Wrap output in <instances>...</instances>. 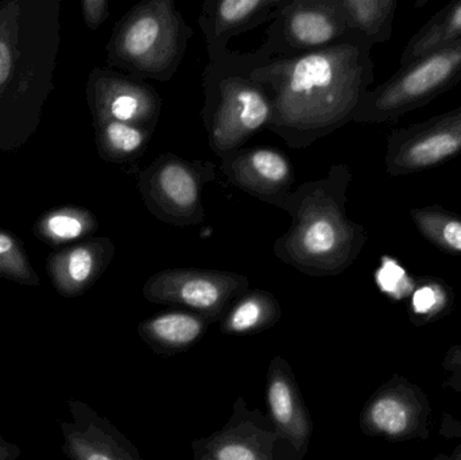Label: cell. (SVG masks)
<instances>
[{
	"label": "cell",
	"mask_w": 461,
	"mask_h": 460,
	"mask_svg": "<svg viewBox=\"0 0 461 460\" xmlns=\"http://www.w3.org/2000/svg\"><path fill=\"white\" fill-rule=\"evenodd\" d=\"M373 46L348 32L327 48L276 57L252 70L271 100L266 130L292 149H305L352 122L373 86Z\"/></svg>",
	"instance_id": "obj_1"
},
{
	"label": "cell",
	"mask_w": 461,
	"mask_h": 460,
	"mask_svg": "<svg viewBox=\"0 0 461 460\" xmlns=\"http://www.w3.org/2000/svg\"><path fill=\"white\" fill-rule=\"evenodd\" d=\"M351 181L348 165L335 164L325 177L292 191L282 207L289 230L273 245L279 261L311 277L339 275L355 264L368 235L347 215Z\"/></svg>",
	"instance_id": "obj_2"
},
{
	"label": "cell",
	"mask_w": 461,
	"mask_h": 460,
	"mask_svg": "<svg viewBox=\"0 0 461 460\" xmlns=\"http://www.w3.org/2000/svg\"><path fill=\"white\" fill-rule=\"evenodd\" d=\"M268 59L271 56L263 46L254 53L226 49L210 59L205 67L202 118L208 145L221 159L240 150L252 135L266 129L270 122V96L251 76L255 68Z\"/></svg>",
	"instance_id": "obj_3"
},
{
	"label": "cell",
	"mask_w": 461,
	"mask_h": 460,
	"mask_svg": "<svg viewBox=\"0 0 461 460\" xmlns=\"http://www.w3.org/2000/svg\"><path fill=\"white\" fill-rule=\"evenodd\" d=\"M192 35L194 29L175 0H146L122 19L113 56L134 77L169 81L185 57Z\"/></svg>",
	"instance_id": "obj_4"
},
{
	"label": "cell",
	"mask_w": 461,
	"mask_h": 460,
	"mask_svg": "<svg viewBox=\"0 0 461 460\" xmlns=\"http://www.w3.org/2000/svg\"><path fill=\"white\" fill-rule=\"evenodd\" d=\"M461 81V41L432 51L400 69L360 100L352 122L394 123L429 104Z\"/></svg>",
	"instance_id": "obj_5"
},
{
	"label": "cell",
	"mask_w": 461,
	"mask_h": 460,
	"mask_svg": "<svg viewBox=\"0 0 461 460\" xmlns=\"http://www.w3.org/2000/svg\"><path fill=\"white\" fill-rule=\"evenodd\" d=\"M215 178L213 162L165 153L140 173L138 188L154 218L170 226L194 227L204 221L203 189Z\"/></svg>",
	"instance_id": "obj_6"
},
{
	"label": "cell",
	"mask_w": 461,
	"mask_h": 460,
	"mask_svg": "<svg viewBox=\"0 0 461 460\" xmlns=\"http://www.w3.org/2000/svg\"><path fill=\"white\" fill-rule=\"evenodd\" d=\"M249 289V278L239 273L167 269L151 275L142 293L148 302L188 308L211 323L223 319L230 305Z\"/></svg>",
	"instance_id": "obj_7"
},
{
	"label": "cell",
	"mask_w": 461,
	"mask_h": 460,
	"mask_svg": "<svg viewBox=\"0 0 461 460\" xmlns=\"http://www.w3.org/2000/svg\"><path fill=\"white\" fill-rule=\"evenodd\" d=\"M348 32L341 0H282L262 46L271 59L294 57L327 48Z\"/></svg>",
	"instance_id": "obj_8"
},
{
	"label": "cell",
	"mask_w": 461,
	"mask_h": 460,
	"mask_svg": "<svg viewBox=\"0 0 461 460\" xmlns=\"http://www.w3.org/2000/svg\"><path fill=\"white\" fill-rule=\"evenodd\" d=\"M433 410L424 389L394 374L367 400L360 413V429L390 442L429 439Z\"/></svg>",
	"instance_id": "obj_9"
},
{
	"label": "cell",
	"mask_w": 461,
	"mask_h": 460,
	"mask_svg": "<svg viewBox=\"0 0 461 460\" xmlns=\"http://www.w3.org/2000/svg\"><path fill=\"white\" fill-rule=\"evenodd\" d=\"M461 154V104L428 121L394 130L387 138L384 167L392 177L414 175Z\"/></svg>",
	"instance_id": "obj_10"
},
{
	"label": "cell",
	"mask_w": 461,
	"mask_h": 460,
	"mask_svg": "<svg viewBox=\"0 0 461 460\" xmlns=\"http://www.w3.org/2000/svg\"><path fill=\"white\" fill-rule=\"evenodd\" d=\"M194 460H284L281 443L268 416L249 410L236 399L223 428L192 443Z\"/></svg>",
	"instance_id": "obj_11"
},
{
	"label": "cell",
	"mask_w": 461,
	"mask_h": 460,
	"mask_svg": "<svg viewBox=\"0 0 461 460\" xmlns=\"http://www.w3.org/2000/svg\"><path fill=\"white\" fill-rule=\"evenodd\" d=\"M266 399L284 460H303L308 454L313 426L292 367L282 356H276L268 365Z\"/></svg>",
	"instance_id": "obj_12"
},
{
	"label": "cell",
	"mask_w": 461,
	"mask_h": 460,
	"mask_svg": "<svg viewBox=\"0 0 461 460\" xmlns=\"http://www.w3.org/2000/svg\"><path fill=\"white\" fill-rule=\"evenodd\" d=\"M221 161V170L230 183L260 202L282 208L292 194L294 170L278 149H240Z\"/></svg>",
	"instance_id": "obj_13"
},
{
	"label": "cell",
	"mask_w": 461,
	"mask_h": 460,
	"mask_svg": "<svg viewBox=\"0 0 461 460\" xmlns=\"http://www.w3.org/2000/svg\"><path fill=\"white\" fill-rule=\"evenodd\" d=\"M70 421H61L62 453L70 460H143L134 445L96 410L69 400Z\"/></svg>",
	"instance_id": "obj_14"
},
{
	"label": "cell",
	"mask_w": 461,
	"mask_h": 460,
	"mask_svg": "<svg viewBox=\"0 0 461 460\" xmlns=\"http://www.w3.org/2000/svg\"><path fill=\"white\" fill-rule=\"evenodd\" d=\"M282 0H207L199 18L210 59L226 50L235 35L271 21Z\"/></svg>",
	"instance_id": "obj_15"
},
{
	"label": "cell",
	"mask_w": 461,
	"mask_h": 460,
	"mask_svg": "<svg viewBox=\"0 0 461 460\" xmlns=\"http://www.w3.org/2000/svg\"><path fill=\"white\" fill-rule=\"evenodd\" d=\"M105 122L116 121L153 134L162 111V97L150 84L137 77L113 75L102 80Z\"/></svg>",
	"instance_id": "obj_16"
},
{
	"label": "cell",
	"mask_w": 461,
	"mask_h": 460,
	"mask_svg": "<svg viewBox=\"0 0 461 460\" xmlns=\"http://www.w3.org/2000/svg\"><path fill=\"white\" fill-rule=\"evenodd\" d=\"M208 324L196 313L172 311L140 321L138 334L154 353L173 356L196 345Z\"/></svg>",
	"instance_id": "obj_17"
},
{
	"label": "cell",
	"mask_w": 461,
	"mask_h": 460,
	"mask_svg": "<svg viewBox=\"0 0 461 460\" xmlns=\"http://www.w3.org/2000/svg\"><path fill=\"white\" fill-rule=\"evenodd\" d=\"M282 316L278 300L267 291L244 292L227 310L221 332L227 335H251L278 323Z\"/></svg>",
	"instance_id": "obj_18"
},
{
	"label": "cell",
	"mask_w": 461,
	"mask_h": 460,
	"mask_svg": "<svg viewBox=\"0 0 461 460\" xmlns=\"http://www.w3.org/2000/svg\"><path fill=\"white\" fill-rule=\"evenodd\" d=\"M461 41V0L435 14L406 43L400 65L416 61L432 51Z\"/></svg>",
	"instance_id": "obj_19"
},
{
	"label": "cell",
	"mask_w": 461,
	"mask_h": 460,
	"mask_svg": "<svg viewBox=\"0 0 461 460\" xmlns=\"http://www.w3.org/2000/svg\"><path fill=\"white\" fill-rule=\"evenodd\" d=\"M349 32L362 35L371 46L389 42L398 0H341Z\"/></svg>",
	"instance_id": "obj_20"
},
{
	"label": "cell",
	"mask_w": 461,
	"mask_h": 460,
	"mask_svg": "<svg viewBox=\"0 0 461 460\" xmlns=\"http://www.w3.org/2000/svg\"><path fill=\"white\" fill-rule=\"evenodd\" d=\"M411 221L417 231L443 253L461 256V215L441 205L411 208Z\"/></svg>",
	"instance_id": "obj_21"
},
{
	"label": "cell",
	"mask_w": 461,
	"mask_h": 460,
	"mask_svg": "<svg viewBox=\"0 0 461 460\" xmlns=\"http://www.w3.org/2000/svg\"><path fill=\"white\" fill-rule=\"evenodd\" d=\"M454 302V291L448 284L435 277L420 278L409 296V318L416 326H427L448 315Z\"/></svg>",
	"instance_id": "obj_22"
},
{
	"label": "cell",
	"mask_w": 461,
	"mask_h": 460,
	"mask_svg": "<svg viewBox=\"0 0 461 460\" xmlns=\"http://www.w3.org/2000/svg\"><path fill=\"white\" fill-rule=\"evenodd\" d=\"M111 248L113 246L108 242L105 245L81 246L75 248L67 257L61 278H59L62 292L77 294L84 291L110 261V254L103 253Z\"/></svg>",
	"instance_id": "obj_23"
},
{
	"label": "cell",
	"mask_w": 461,
	"mask_h": 460,
	"mask_svg": "<svg viewBox=\"0 0 461 460\" xmlns=\"http://www.w3.org/2000/svg\"><path fill=\"white\" fill-rule=\"evenodd\" d=\"M102 137L108 153L121 161H130L145 153L151 134L131 124L108 121L103 126Z\"/></svg>",
	"instance_id": "obj_24"
},
{
	"label": "cell",
	"mask_w": 461,
	"mask_h": 460,
	"mask_svg": "<svg viewBox=\"0 0 461 460\" xmlns=\"http://www.w3.org/2000/svg\"><path fill=\"white\" fill-rule=\"evenodd\" d=\"M375 283L382 292L394 300H402L411 296L414 283L405 269L392 258H384L381 266L375 273Z\"/></svg>",
	"instance_id": "obj_25"
},
{
	"label": "cell",
	"mask_w": 461,
	"mask_h": 460,
	"mask_svg": "<svg viewBox=\"0 0 461 460\" xmlns=\"http://www.w3.org/2000/svg\"><path fill=\"white\" fill-rule=\"evenodd\" d=\"M438 434L448 443V450L441 451L433 460H461V419L444 413Z\"/></svg>",
	"instance_id": "obj_26"
},
{
	"label": "cell",
	"mask_w": 461,
	"mask_h": 460,
	"mask_svg": "<svg viewBox=\"0 0 461 460\" xmlns=\"http://www.w3.org/2000/svg\"><path fill=\"white\" fill-rule=\"evenodd\" d=\"M48 230L59 239H75L86 230V224L77 216L56 215L48 221Z\"/></svg>",
	"instance_id": "obj_27"
},
{
	"label": "cell",
	"mask_w": 461,
	"mask_h": 460,
	"mask_svg": "<svg viewBox=\"0 0 461 460\" xmlns=\"http://www.w3.org/2000/svg\"><path fill=\"white\" fill-rule=\"evenodd\" d=\"M441 366L447 375L444 388L451 389L461 396V345H455L448 348Z\"/></svg>",
	"instance_id": "obj_28"
},
{
	"label": "cell",
	"mask_w": 461,
	"mask_h": 460,
	"mask_svg": "<svg viewBox=\"0 0 461 460\" xmlns=\"http://www.w3.org/2000/svg\"><path fill=\"white\" fill-rule=\"evenodd\" d=\"M14 242L7 235L0 234V269H7L11 275H18V277H27V273L24 272L23 266L19 265L16 261L15 256L13 253Z\"/></svg>",
	"instance_id": "obj_29"
},
{
	"label": "cell",
	"mask_w": 461,
	"mask_h": 460,
	"mask_svg": "<svg viewBox=\"0 0 461 460\" xmlns=\"http://www.w3.org/2000/svg\"><path fill=\"white\" fill-rule=\"evenodd\" d=\"M83 7L84 15L92 29H96L108 16V3L105 0H86Z\"/></svg>",
	"instance_id": "obj_30"
},
{
	"label": "cell",
	"mask_w": 461,
	"mask_h": 460,
	"mask_svg": "<svg viewBox=\"0 0 461 460\" xmlns=\"http://www.w3.org/2000/svg\"><path fill=\"white\" fill-rule=\"evenodd\" d=\"M11 51L5 42L0 41V86L7 80L11 72Z\"/></svg>",
	"instance_id": "obj_31"
},
{
	"label": "cell",
	"mask_w": 461,
	"mask_h": 460,
	"mask_svg": "<svg viewBox=\"0 0 461 460\" xmlns=\"http://www.w3.org/2000/svg\"><path fill=\"white\" fill-rule=\"evenodd\" d=\"M21 448L0 437V460H16L21 455Z\"/></svg>",
	"instance_id": "obj_32"
}]
</instances>
